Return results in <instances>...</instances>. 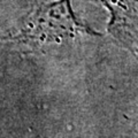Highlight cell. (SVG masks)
Instances as JSON below:
<instances>
[{"label":"cell","instance_id":"obj_2","mask_svg":"<svg viewBox=\"0 0 138 138\" xmlns=\"http://www.w3.org/2000/svg\"><path fill=\"white\" fill-rule=\"evenodd\" d=\"M108 9V32L138 58V0H90Z\"/></svg>","mask_w":138,"mask_h":138},{"label":"cell","instance_id":"obj_1","mask_svg":"<svg viewBox=\"0 0 138 138\" xmlns=\"http://www.w3.org/2000/svg\"><path fill=\"white\" fill-rule=\"evenodd\" d=\"M80 34L99 36L76 18L70 0H57L38 6L25 20L17 39L39 46L60 43Z\"/></svg>","mask_w":138,"mask_h":138}]
</instances>
